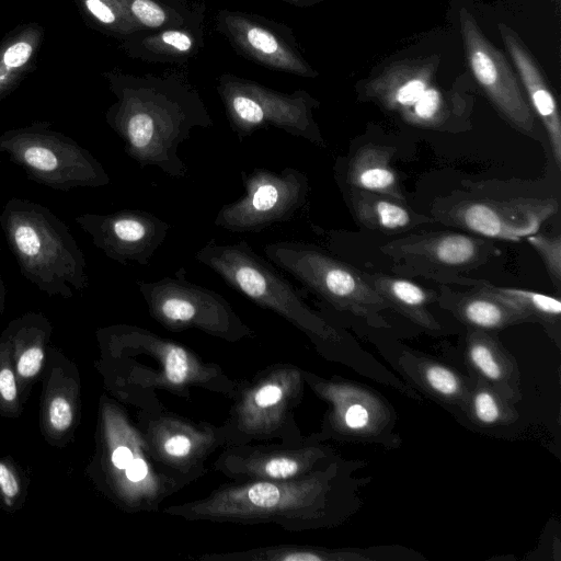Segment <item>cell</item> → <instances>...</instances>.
<instances>
[{"label": "cell", "mask_w": 561, "mask_h": 561, "mask_svg": "<svg viewBox=\"0 0 561 561\" xmlns=\"http://www.w3.org/2000/svg\"><path fill=\"white\" fill-rule=\"evenodd\" d=\"M341 478L335 460L296 479L230 482L162 512L188 522L273 524L294 533L328 527L340 517Z\"/></svg>", "instance_id": "obj_1"}, {"label": "cell", "mask_w": 561, "mask_h": 561, "mask_svg": "<svg viewBox=\"0 0 561 561\" xmlns=\"http://www.w3.org/2000/svg\"><path fill=\"white\" fill-rule=\"evenodd\" d=\"M0 227L22 276L49 296H72L89 286L84 254L69 227L48 207L11 197Z\"/></svg>", "instance_id": "obj_2"}, {"label": "cell", "mask_w": 561, "mask_h": 561, "mask_svg": "<svg viewBox=\"0 0 561 561\" xmlns=\"http://www.w3.org/2000/svg\"><path fill=\"white\" fill-rule=\"evenodd\" d=\"M112 334L127 355L129 394L139 410L163 405L159 391L187 398L201 389L230 398L236 389L237 380L221 367L173 340L135 325H119Z\"/></svg>", "instance_id": "obj_3"}, {"label": "cell", "mask_w": 561, "mask_h": 561, "mask_svg": "<svg viewBox=\"0 0 561 561\" xmlns=\"http://www.w3.org/2000/svg\"><path fill=\"white\" fill-rule=\"evenodd\" d=\"M195 259L217 273L229 287L280 316L318 346L339 342L336 329L314 312L272 262L256 254L245 240L229 244L211 240L195 253Z\"/></svg>", "instance_id": "obj_4"}, {"label": "cell", "mask_w": 561, "mask_h": 561, "mask_svg": "<svg viewBox=\"0 0 561 561\" xmlns=\"http://www.w3.org/2000/svg\"><path fill=\"white\" fill-rule=\"evenodd\" d=\"M435 56L387 64L360 88V96L396 114L405 124L432 130H455L465 118V91L446 88L437 78Z\"/></svg>", "instance_id": "obj_5"}, {"label": "cell", "mask_w": 561, "mask_h": 561, "mask_svg": "<svg viewBox=\"0 0 561 561\" xmlns=\"http://www.w3.org/2000/svg\"><path fill=\"white\" fill-rule=\"evenodd\" d=\"M305 383L302 369L290 364H274L237 380L231 408L221 425L226 446L304 440L295 411Z\"/></svg>", "instance_id": "obj_6"}, {"label": "cell", "mask_w": 561, "mask_h": 561, "mask_svg": "<svg viewBox=\"0 0 561 561\" xmlns=\"http://www.w3.org/2000/svg\"><path fill=\"white\" fill-rule=\"evenodd\" d=\"M276 267L290 274L337 311L352 313L374 327H386L381 311L390 308L365 273L302 241L282 240L264 247Z\"/></svg>", "instance_id": "obj_7"}, {"label": "cell", "mask_w": 561, "mask_h": 561, "mask_svg": "<svg viewBox=\"0 0 561 561\" xmlns=\"http://www.w3.org/2000/svg\"><path fill=\"white\" fill-rule=\"evenodd\" d=\"M0 159L20 167L31 181L56 191L98 188L111 182L104 167L89 150L45 124L1 134Z\"/></svg>", "instance_id": "obj_8"}, {"label": "cell", "mask_w": 561, "mask_h": 561, "mask_svg": "<svg viewBox=\"0 0 561 561\" xmlns=\"http://www.w3.org/2000/svg\"><path fill=\"white\" fill-rule=\"evenodd\" d=\"M137 285L151 318L169 331L195 329L227 342L254 335L226 298L187 280L184 270L175 277L139 280Z\"/></svg>", "instance_id": "obj_9"}, {"label": "cell", "mask_w": 561, "mask_h": 561, "mask_svg": "<svg viewBox=\"0 0 561 561\" xmlns=\"http://www.w3.org/2000/svg\"><path fill=\"white\" fill-rule=\"evenodd\" d=\"M554 197L513 196L493 198L484 194L455 192L438 197L432 206L435 221L488 239L517 242L539 231L557 214Z\"/></svg>", "instance_id": "obj_10"}, {"label": "cell", "mask_w": 561, "mask_h": 561, "mask_svg": "<svg viewBox=\"0 0 561 561\" xmlns=\"http://www.w3.org/2000/svg\"><path fill=\"white\" fill-rule=\"evenodd\" d=\"M492 239L455 231L412 233L380 245L398 275L458 284L496 252Z\"/></svg>", "instance_id": "obj_11"}, {"label": "cell", "mask_w": 561, "mask_h": 561, "mask_svg": "<svg viewBox=\"0 0 561 561\" xmlns=\"http://www.w3.org/2000/svg\"><path fill=\"white\" fill-rule=\"evenodd\" d=\"M137 426L153 459L183 488L207 473L206 461L226 446L221 425L193 421L165 409H140Z\"/></svg>", "instance_id": "obj_12"}, {"label": "cell", "mask_w": 561, "mask_h": 561, "mask_svg": "<svg viewBox=\"0 0 561 561\" xmlns=\"http://www.w3.org/2000/svg\"><path fill=\"white\" fill-rule=\"evenodd\" d=\"M241 178L244 194L221 206L214 220L216 227L237 233L260 232L289 221L306 204L309 184L300 170L255 168L242 171Z\"/></svg>", "instance_id": "obj_13"}, {"label": "cell", "mask_w": 561, "mask_h": 561, "mask_svg": "<svg viewBox=\"0 0 561 561\" xmlns=\"http://www.w3.org/2000/svg\"><path fill=\"white\" fill-rule=\"evenodd\" d=\"M335 461L320 438L299 443L261 442L222 447L213 469L231 482L282 481L307 476Z\"/></svg>", "instance_id": "obj_14"}, {"label": "cell", "mask_w": 561, "mask_h": 561, "mask_svg": "<svg viewBox=\"0 0 561 561\" xmlns=\"http://www.w3.org/2000/svg\"><path fill=\"white\" fill-rule=\"evenodd\" d=\"M107 421L110 460L121 476L122 501L134 511H158L165 499L183 486L153 459L138 426L118 411H113Z\"/></svg>", "instance_id": "obj_15"}, {"label": "cell", "mask_w": 561, "mask_h": 561, "mask_svg": "<svg viewBox=\"0 0 561 561\" xmlns=\"http://www.w3.org/2000/svg\"><path fill=\"white\" fill-rule=\"evenodd\" d=\"M459 23L466 57L474 80L512 127L535 137V115L507 59L485 37L468 10H460Z\"/></svg>", "instance_id": "obj_16"}, {"label": "cell", "mask_w": 561, "mask_h": 561, "mask_svg": "<svg viewBox=\"0 0 561 561\" xmlns=\"http://www.w3.org/2000/svg\"><path fill=\"white\" fill-rule=\"evenodd\" d=\"M75 221L99 250L122 265H147L171 228L169 222L141 209L85 213L76 216Z\"/></svg>", "instance_id": "obj_17"}, {"label": "cell", "mask_w": 561, "mask_h": 561, "mask_svg": "<svg viewBox=\"0 0 561 561\" xmlns=\"http://www.w3.org/2000/svg\"><path fill=\"white\" fill-rule=\"evenodd\" d=\"M499 32L526 91V100L548 136L556 164L561 167V119L557 101L546 78L524 42L510 26L500 23Z\"/></svg>", "instance_id": "obj_18"}, {"label": "cell", "mask_w": 561, "mask_h": 561, "mask_svg": "<svg viewBox=\"0 0 561 561\" xmlns=\"http://www.w3.org/2000/svg\"><path fill=\"white\" fill-rule=\"evenodd\" d=\"M305 382L331 410L325 421V431L352 436H368L377 430V399L355 386L325 380L302 369Z\"/></svg>", "instance_id": "obj_19"}, {"label": "cell", "mask_w": 561, "mask_h": 561, "mask_svg": "<svg viewBox=\"0 0 561 561\" xmlns=\"http://www.w3.org/2000/svg\"><path fill=\"white\" fill-rule=\"evenodd\" d=\"M458 284L467 289L458 290L450 284H439L437 301L465 324L493 331L524 322L517 312L482 289L478 279L463 277Z\"/></svg>", "instance_id": "obj_20"}, {"label": "cell", "mask_w": 561, "mask_h": 561, "mask_svg": "<svg viewBox=\"0 0 561 561\" xmlns=\"http://www.w3.org/2000/svg\"><path fill=\"white\" fill-rule=\"evenodd\" d=\"M346 195L358 225L371 231L396 234L435 222L431 215L415 211L407 201L354 187H347Z\"/></svg>", "instance_id": "obj_21"}, {"label": "cell", "mask_w": 561, "mask_h": 561, "mask_svg": "<svg viewBox=\"0 0 561 561\" xmlns=\"http://www.w3.org/2000/svg\"><path fill=\"white\" fill-rule=\"evenodd\" d=\"M394 149L379 144L359 147L345 165L347 187L407 201L398 174L391 165Z\"/></svg>", "instance_id": "obj_22"}, {"label": "cell", "mask_w": 561, "mask_h": 561, "mask_svg": "<svg viewBox=\"0 0 561 561\" xmlns=\"http://www.w3.org/2000/svg\"><path fill=\"white\" fill-rule=\"evenodd\" d=\"M375 290L401 314L416 324L437 331L439 324L430 310L432 294L408 278L382 273H365Z\"/></svg>", "instance_id": "obj_23"}, {"label": "cell", "mask_w": 561, "mask_h": 561, "mask_svg": "<svg viewBox=\"0 0 561 561\" xmlns=\"http://www.w3.org/2000/svg\"><path fill=\"white\" fill-rule=\"evenodd\" d=\"M350 549H328L307 545H274L233 552H210L196 557L201 561H345L377 560L375 556Z\"/></svg>", "instance_id": "obj_24"}, {"label": "cell", "mask_w": 561, "mask_h": 561, "mask_svg": "<svg viewBox=\"0 0 561 561\" xmlns=\"http://www.w3.org/2000/svg\"><path fill=\"white\" fill-rule=\"evenodd\" d=\"M467 355L472 368L489 386L497 388L505 398L514 393L508 387L513 368L500 344L488 331L472 329L468 333Z\"/></svg>", "instance_id": "obj_25"}, {"label": "cell", "mask_w": 561, "mask_h": 561, "mask_svg": "<svg viewBox=\"0 0 561 561\" xmlns=\"http://www.w3.org/2000/svg\"><path fill=\"white\" fill-rule=\"evenodd\" d=\"M486 293L517 312L524 321H536L542 324H556L560 321L561 302L558 298L545 294L492 285L479 280Z\"/></svg>", "instance_id": "obj_26"}, {"label": "cell", "mask_w": 561, "mask_h": 561, "mask_svg": "<svg viewBox=\"0 0 561 561\" xmlns=\"http://www.w3.org/2000/svg\"><path fill=\"white\" fill-rule=\"evenodd\" d=\"M421 375L433 393L448 401H459L467 394L461 378L444 365L426 362L421 366Z\"/></svg>", "instance_id": "obj_27"}, {"label": "cell", "mask_w": 561, "mask_h": 561, "mask_svg": "<svg viewBox=\"0 0 561 561\" xmlns=\"http://www.w3.org/2000/svg\"><path fill=\"white\" fill-rule=\"evenodd\" d=\"M469 407L474 421L485 426L497 424L505 416L500 393L484 382L478 385L471 392Z\"/></svg>", "instance_id": "obj_28"}, {"label": "cell", "mask_w": 561, "mask_h": 561, "mask_svg": "<svg viewBox=\"0 0 561 561\" xmlns=\"http://www.w3.org/2000/svg\"><path fill=\"white\" fill-rule=\"evenodd\" d=\"M526 241L538 252L546 268L559 289L561 284V239L560 236L548 237L539 232L525 238Z\"/></svg>", "instance_id": "obj_29"}, {"label": "cell", "mask_w": 561, "mask_h": 561, "mask_svg": "<svg viewBox=\"0 0 561 561\" xmlns=\"http://www.w3.org/2000/svg\"><path fill=\"white\" fill-rule=\"evenodd\" d=\"M134 14L147 26H160L165 19L162 9L150 0H135L131 4Z\"/></svg>", "instance_id": "obj_30"}, {"label": "cell", "mask_w": 561, "mask_h": 561, "mask_svg": "<svg viewBox=\"0 0 561 561\" xmlns=\"http://www.w3.org/2000/svg\"><path fill=\"white\" fill-rule=\"evenodd\" d=\"M49 420L57 431L67 430L72 421V412L69 402L62 397L53 399L49 405Z\"/></svg>", "instance_id": "obj_31"}, {"label": "cell", "mask_w": 561, "mask_h": 561, "mask_svg": "<svg viewBox=\"0 0 561 561\" xmlns=\"http://www.w3.org/2000/svg\"><path fill=\"white\" fill-rule=\"evenodd\" d=\"M44 358L43 350L33 346L24 351L18 363V371L23 377H32L41 369Z\"/></svg>", "instance_id": "obj_32"}, {"label": "cell", "mask_w": 561, "mask_h": 561, "mask_svg": "<svg viewBox=\"0 0 561 561\" xmlns=\"http://www.w3.org/2000/svg\"><path fill=\"white\" fill-rule=\"evenodd\" d=\"M33 51V47L25 42H19L11 45L3 54V64L8 68H19L27 62Z\"/></svg>", "instance_id": "obj_33"}, {"label": "cell", "mask_w": 561, "mask_h": 561, "mask_svg": "<svg viewBox=\"0 0 561 561\" xmlns=\"http://www.w3.org/2000/svg\"><path fill=\"white\" fill-rule=\"evenodd\" d=\"M248 41L255 49L265 54H273L278 48L273 35L260 27H252L248 32Z\"/></svg>", "instance_id": "obj_34"}, {"label": "cell", "mask_w": 561, "mask_h": 561, "mask_svg": "<svg viewBox=\"0 0 561 561\" xmlns=\"http://www.w3.org/2000/svg\"><path fill=\"white\" fill-rule=\"evenodd\" d=\"M0 488L5 496L13 497L19 492V483L9 468L0 462Z\"/></svg>", "instance_id": "obj_35"}, {"label": "cell", "mask_w": 561, "mask_h": 561, "mask_svg": "<svg viewBox=\"0 0 561 561\" xmlns=\"http://www.w3.org/2000/svg\"><path fill=\"white\" fill-rule=\"evenodd\" d=\"M0 394L7 401H13L16 397L14 376L9 368L0 370Z\"/></svg>", "instance_id": "obj_36"}, {"label": "cell", "mask_w": 561, "mask_h": 561, "mask_svg": "<svg viewBox=\"0 0 561 561\" xmlns=\"http://www.w3.org/2000/svg\"><path fill=\"white\" fill-rule=\"evenodd\" d=\"M89 11L103 23H112L115 15L112 10L101 0H87Z\"/></svg>", "instance_id": "obj_37"}, {"label": "cell", "mask_w": 561, "mask_h": 561, "mask_svg": "<svg viewBox=\"0 0 561 561\" xmlns=\"http://www.w3.org/2000/svg\"><path fill=\"white\" fill-rule=\"evenodd\" d=\"M162 39L170 46L179 50H187L190 49L192 43L191 39L183 33L176 31L165 32L162 35Z\"/></svg>", "instance_id": "obj_38"}, {"label": "cell", "mask_w": 561, "mask_h": 561, "mask_svg": "<svg viewBox=\"0 0 561 561\" xmlns=\"http://www.w3.org/2000/svg\"><path fill=\"white\" fill-rule=\"evenodd\" d=\"M554 3L559 4L560 0H552Z\"/></svg>", "instance_id": "obj_39"}]
</instances>
